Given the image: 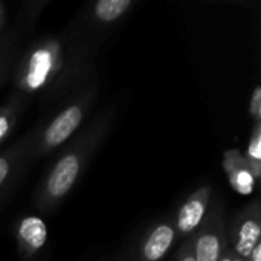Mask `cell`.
I'll return each mask as SVG.
<instances>
[{
    "instance_id": "6da1fadb",
    "label": "cell",
    "mask_w": 261,
    "mask_h": 261,
    "mask_svg": "<svg viewBox=\"0 0 261 261\" xmlns=\"http://www.w3.org/2000/svg\"><path fill=\"white\" fill-rule=\"evenodd\" d=\"M107 124V121H98L90 130L83 133V136L76 139L54 164L35 194V202L40 210H54L70 193L86 168L92 151L99 144Z\"/></svg>"
},
{
    "instance_id": "9a60e30c",
    "label": "cell",
    "mask_w": 261,
    "mask_h": 261,
    "mask_svg": "<svg viewBox=\"0 0 261 261\" xmlns=\"http://www.w3.org/2000/svg\"><path fill=\"white\" fill-rule=\"evenodd\" d=\"M176 261H196L191 239L179 248V251H177V254H176Z\"/></svg>"
},
{
    "instance_id": "ac0fdd59",
    "label": "cell",
    "mask_w": 261,
    "mask_h": 261,
    "mask_svg": "<svg viewBox=\"0 0 261 261\" xmlns=\"http://www.w3.org/2000/svg\"><path fill=\"white\" fill-rule=\"evenodd\" d=\"M3 20H5V8H3V5L0 3V29H2V26H3Z\"/></svg>"
},
{
    "instance_id": "2e32d148",
    "label": "cell",
    "mask_w": 261,
    "mask_h": 261,
    "mask_svg": "<svg viewBox=\"0 0 261 261\" xmlns=\"http://www.w3.org/2000/svg\"><path fill=\"white\" fill-rule=\"evenodd\" d=\"M248 261H261V243L260 245H257V246L252 249V252H251Z\"/></svg>"
},
{
    "instance_id": "8992f818",
    "label": "cell",
    "mask_w": 261,
    "mask_h": 261,
    "mask_svg": "<svg viewBox=\"0 0 261 261\" xmlns=\"http://www.w3.org/2000/svg\"><path fill=\"white\" fill-rule=\"evenodd\" d=\"M211 196V188L202 187L191 193L188 199L180 205L176 220L173 222L177 237H191L199 229L206 217Z\"/></svg>"
},
{
    "instance_id": "7a4b0ae2",
    "label": "cell",
    "mask_w": 261,
    "mask_h": 261,
    "mask_svg": "<svg viewBox=\"0 0 261 261\" xmlns=\"http://www.w3.org/2000/svg\"><path fill=\"white\" fill-rule=\"evenodd\" d=\"M66 66L64 47L58 40L46 38L35 43L17 70V86L26 93L54 87Z\"/></svg>"
},
{
    "instance_id": "d6986e66",
    "label": "cell",
    "mask_w": 261,
    "mask_h": 261,
    "mask_svg": "<svg viewBox=\"0 0 261 261\" xmlns=\"http://www.w3.org/2000/svg\"><path fill=\"white\" fill-rule=\"evenodd\" d=\"M232 261H245V260H242V258H239V257H236V255L232 254Z\"/></svg>"
},
{
    "instance_id": "e0dca14e",
    "label": "cell",
    "mask_w": 261,
    "mask_h": 261,
    "mask_svg": "<svg viewBox=\"0 0 261 261\" xmlns=\"http://www.w3.org/2000/svg\"><path fill=\"white\" fill-rule=\"evenodd\" d=\"M220 261H232V252H231V249H229V248L225 251V254L222 255Z\"/></svg>"
},
{
    "instance_id": "5b68a950",
    "label": "cell",
    "mask_w": 261,
    "mask_h": 261,
    "mask_svg": "<svg viewBox=\"0 0 261 261\" xmlns=\"http://www.w3.org/2000/svg\"><path fill=\"white\" fill-rule=\"evenodd\" d=\"M190 239L193 243L196 261H220L228 246V232L223 226V220L219 213H211L205 217L203 223L199 226Z\"/></svg>"
},
{
    "instance_id": "277c9868",
    "label": "cell",
    "mask_w": 261,
    "mask_h": 261,
    "mask_svg": "<svg viewBox=\"0 0 261 261\" xmlns=\"http://www.w3.org/2000/svg\"><path fill=\"white\" fill-rule=\"evenodd\" d=\"M228 236V246L231 252L248 261L252 249L260 245L261 239V213L258 202L248 205L240 211L231 223Z\"/></svg>"
},
{
    "instance_id": "7c38bea8",
    "label": "cell",
    "mask_w": 261,
    "mask_h": 261,
    "mask_svg": "<svg viewBox=\"0 0 261 261\" xmlns=\"http://www.w3.org/2000/svg\"><path fill=\"white\" fill-rule=\"evenodd\" d=\"M249 164L252 165L254 171L260 176L261 174V122H254L251 138L248 142L246 154H243Z\"/></svg>"
},
{
    "instance_id": "52a82bcc",
    "label": "cell",
    "mask_w": 261,
    "mask_h": 261,
    "mask_svg": "<svg viewBox=\"0 0 261 261\" xmlns=\"http://www.w3.org/2000/svg\"><path fill=\"white\" fill-rule=\"evenodd\" d=\"M17 251L23 261L38 258L47 243V226L38 216H24L15 225Z\"/></svg>"
},
{
    "instance_id": "ba28073f",
    "label": "cell",
    "mask_w": 261,
    "mask_h": 261,
    "mask_svg": "<svg viewBox=\"0 0 261 261\" xmlns=\"http://www.w3.org/2000/svg\"><path fill=\"white\" fill-rule=\"evenodd\" d=\"M223 170L232 190L242 196H251L260 176L254 171L249 161L239 150H228L223 154Z\"/></svg>"
},
{
    "instance_id": "9c48e42d",
    "label": "cell",
    "mask_w": 261,
    "mask_h": 261,
    "mask_svg": "<svg viewBox=\"0 0 261 261\" xmlns=\"http://www.w3.org/2000/svg\"><path fill=\"white\" fill-rule=\"evenodd\" d=\"M177 239L173 222L156 223L141 240L138 261H161L171 249Z\"/></svg>"
},
{
    "instance_id": "5bb4252c",
    "label": "cell",
    "mask_w": 261,
    "mask_h": 261,
    "mask_svg": "<svg viewBox=\"0 0 261 261\" xmlns=\"http://www.w3.org/2000/svg\"><path fill=\"white\" fill-rule=\"evenodd\" d=\"M249 115L254 122H261V87L255 86L249 98Z\"/></svg>"
},
{
    "instance_id": "3957f363",
    "label": "cell",
    "mask_w": 261,
    "mask_h": 261,
    "mask_svg": "<svg viewBox=\"0 0 261 261\" xmlns=\"http://www.w3.org/2000/svg\"><path fill=\"white\" fill-rule=\"evenodd\" d=\"M92 102V95L84 93L78 99L69 102L61 112H58L32 139L26 147V156L38 158L50 153L52 150L63 145L83 124L89 107Z\"/></svg>"
},
{
    "instance_id": "8fae6325",
    "label": "cell",
    "mask_w": 261,
    "mask_h": 261,
    "mask_svg": "<svg viewBox=\"0 0 261 261\" xmlns=\"http://www.w3.org/2000/svg\"><path fill=\"white\" fill-rule=\"evenodd\" d=\"M26 158V147L23 144L14 145L0 154V191L12 180L18 164Z\"/></svg>"
},
{
    "instance_id": "30bf717a",
    "label": "cell",
    "mask_w": 261,
    "mask_h": 261,
    "mask_svg": "<svg viewBox=\"0 0 261 261\" xmlns=\"http://www.w3.org/2000/svg\"><path fill=\"white\" fill-rule=\"evenodd\" d=\"M135 6L133 0H99L92 6V17L102 24L115 23Z\"/></svg>"
},
{
    "instance_id": "4fadbf2b",
    "label": "cell",
    "mask_w": 261,
    "mask_h": 261,
    "mask_svg": "<svg viewBox=\"0 0 261 261\" xmlns=\"http://www.w3.org/2000/svg\"><path fill=\"white\" fill-rule=\"evenodd\" d=\"M17 113H18V107L14 102L0 106V145L14 130L17 124Z\"/></svg>"
}]
</instances>
